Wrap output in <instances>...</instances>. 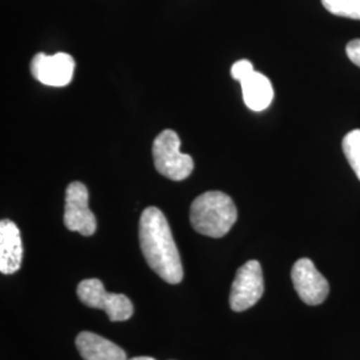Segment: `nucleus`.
<instances>
[{
    "instance_id": "obj_1",
    "label": "nucleus",
    "mask_w": 360,
    "mask_h": 360,
    "mask_svg": "<svg viewBox=\"0 0 360 360\" xmlns=\"http://www.w3.org/2000/svg\"><path fill=\"white\" fill-rule=\"evenodd\" d=\"M139 240L143 257L151 270L167 283H180L184 272L179 251L167 219L159 208L148 207L143 211L139 221Z\"/></svg>"
},
{
    "instance_id": "obj_2",
    "label": "nucleus",
    "mask_w": 360,
    "mask_h": 360,
    "mask_svg": "<svg viewBox=\"0 0 360 360\" xmlns=\"http://www.w3.org/2000/svg\"><path fill=\"white\" fill-rule=\"evenodd\" d=\"M236 219L238 210L233 200L221 191L202 193L191 205L190 220L193 230L210 238H223Z\"/></svg>"
},
{
    "instance_id": "obj_3",
    "label": "nucleus",
    "mask_w": 360,
    "mask_h": 360,
    "mask_svg": "<svg viewBox=\"0 0 360 360\" xmlns=\"http://www.w3.org/2000/svg\"><path fill=\"white\" fill-rule=\"evenodd\" d=\"M153 156L155 168L168 179H187L193 171V158L180 153L179 136L172 129H165L156 136Z\"/></svg>"
},
{
    "instance_id": "obj_4",
    "label": "nucleus",
    "mask_w": 360,
    "mask_h": 360,
    "mask_svg": "<svg viewBox=\"0 0 360 360\" xmlns=\"http://www.w3.org/2000/svg\"><path fill=\"white\" fill-rule=\"evenodd\" d=\"M79 300L91 309H103L111 322L129 321L134 304L123 294L107 292L99 279H84L77 285Z\"/></svg>"
},
{
    "instance_id": "obj_5",
    "label": "nucleus",
    "mask_w": 360,
    "mask_h": 360,
    "mask_svg": "<svg viewBox=\"0 0 360 360\" xmlns=\"http://www.w3.org/2000/svg\"><path fill=\"white\" fill-rule=\"evenodd\" d=\"M264 292L263 271L257 260H248L236 271L230 294V307L243 312L255 306Z\"/></svg>"
},
{
    "instance_id": "obj_6",
    "label": "nucleus",
    "mask_w": 360,
    "mask_h": 360,
    "mask_svg": "<svg viewBox=\"0 0 360 360\" xmlns=\"http://www.w3.org/2000/svg\"><path fill=\"white\" fill-rule=\"evenodd\" d=\"M65 224L70 231L83 236L96 231V218L89 207V190L80 181H72L65 190Z\"/></svg>"
},
{
    "instance_id": "obj_7",
    "label": "nucleus",
    "mask_w": 360,
    "mask_h": 360,
    "mask_svg": "<svg viewBox=\"0 0 360 360\" xmlns=\"http://www.w3.org/2000/svg\"><path fill=\"white\" fill-rule=\"evenodd\" d=\"M291 279L297 295L309 306L322 304L330 292L328 281L309 257H302L296 262L291 271Z\"/></svg>"
},
{
    "instance_id": "obj_8",
    "label": "nucleus",
    "mask_w": 360,
    "mask_h": 360,
    "mask_svg": "<svg viewBox=\"0 0 360 360\" xmlns=\"http://www.w3.org/2000/svg\"><path fill=\"white\" fill-rule=\"evenodd\" d=\"M31 74L38 82L51 87H65L71 83L75 60L71 55L58 52L55 55L37 53L31 62Z\"/></svg>"
},
{
    "instance_id": "obj_9",
    "label": "nucleus",
    "mask_w": 360,
    "mask_h": 360,
    "mask_svg": "<svg viewBox=\"0 0 360 360\" xmlns=\"http://www.w3.org/2000/svg\"><path fill=\"white\" fill-rule=\"evenodd\" d=\"M23 260V245L18 226L3 219L0 221V271L4 275H11L19 271Z\"/></svg>"
},
{
    "instance_id": "obj_10",
    "label": "nucleus",
    "mask_w": 360,
    "mask_h": 360,
    "mask_svg": "<svg viewBox=\"0 0 360 360\" xmlns=\"http://www.w3.org/2000/svg\"><path fill=\"white\" fill-rule=\"evenodd\" d=\"M77 347L84 360H129L123 348L90 331L77 335Z\"/></svg>"
},
{
    "instance_id": "obj_11",
    "label": "nucleus",
    "mask_w": 360,
    "mask_h": 360,
    "mask_svg": "<svg viewBox=\"0 0 360 360\" xmlns=\"http://www.w3.org/2000/svg\"><path fill=\"white\" fill-rule=\"evenodd\" d=\"M240 86L243 101L250 110L260 112L270 107L274 99V89L266 75L254 71L240 82Z\"/></svg>"
},
{
    "instance_id": "obj_12",
    "label": "nucleus",
    "mask_w": 360,
    "mask_h": 360,
    "mask_svg": "<svg viewBox=\"0 0 360 360\" xmlns=\"http://www.w3.org/2000/svg\"><path fill=\"white\" fill-rule=\"evenodd\" d=\"M342 147L349 166L360 180V129L349 131L343 139Z\"/></svg>"
},
{
    "instance_id": "obj_13",
    "label": "nucleus",
    "mask_w": 360,
    "mask_h": 360,
    "mask_svg": "<svg viewBox=\"0 0 360 360\" xmlns=\"http://www.w3.org/2000/svg\"><path fill=\"white\" fill-rule=\"evenodd\" d=\"M322 4L333 15L360 20V0H322Z\"/></svg>"
},
{
    "instance_id": "obj_14",
    "label": "nucleus",
    "mask_w": 360,
    "mask_h": 360,
    "mask_svg": "<svg viewBox=\"0 0 360 360\" xmlns=\"http://www.w3.org/2000/svg\"><path fill=\"white\" fill-rule=\"evenodd\" d=\"M254 72V65L250 62V60H239L236 63H233L231 67V77L238 80V82H242L243 79L251 75Z\"/></svg>"
},
{
    "instance_id": "obj_15",
    "label": "nucleus",
    "mask_w": 360,
    "mask_h": 360,
    "mask_svg": "<svg viewBox=\"0 0 360 360\" xmlns=\"http://www.w3.org/2000/svg\"><path fill=\"white\" fill-rule=\"evenodd\" d=\"M348 59L355 65L360 67V39L349 41L346 47Z\"/></svg>"
},
{
    "instance_id": "obj_16",
    "label": "nucleus",
    "mask_w": 360,
    "mask_h": 360,
    "mask_svg": "<svg viewBox=\"0 0 360 360\" xmlns=\"http://www.w3.org/2000/svg\"><path fill=\"white\" fill-rule=\"evenodd\" d=\"M129 360H156L154 358H150V356H138V358H132Z\"/></svg>"
}]
</instances>
